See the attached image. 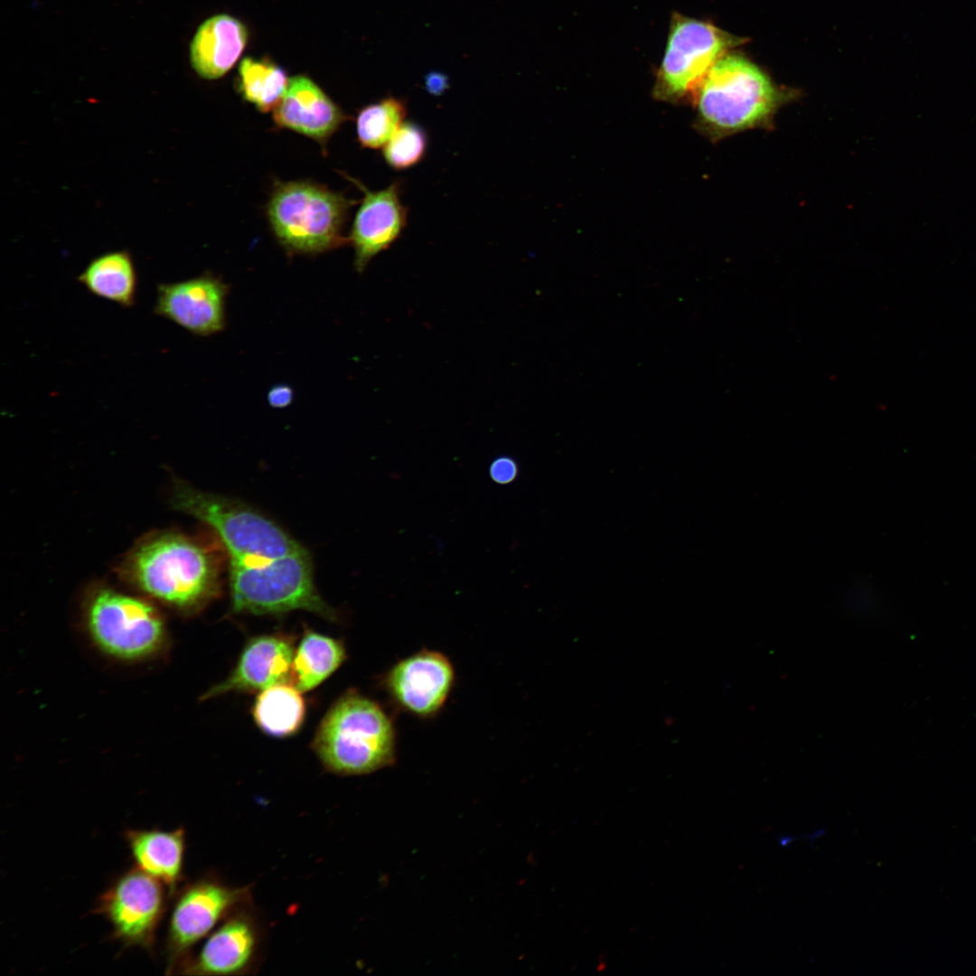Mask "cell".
Listing matches in <instances>:
<instances>
[{
  "mask_svg": "<svg viewBox=\"0 0 976 976\" xmlns=\"http://www.w3.org/2000/svg\"><path fill=\"white\" fill-rule=\"evenodd\" d=\"M229 291L227 284L210 273L162 283L156 287L154 313L194 335L215 334L226 326Z\"/></svg>",
  "mask_w": 976,
  "mask_h": 976,
  "instance_id": "13",
  "label": "cell"
},
{
  "mask_svg": "<svg viewBox=\"0 0 976 976\" xmlns=\"http://www.w3.org/2000/svg\"><path fill=\"white\" fill-rule=\"evenodd\" d=\"M731 44V39L712 24L674 14L657 73L654 96L665 101H680L692 96Z\"/></svg>",
  "mask_w": 976,
  "mask_h": 976,
  "instance_id": "8",
  "label": "cell"
},
{
  "mask_svg": "<svg viewBox=\"0 0 976 976\" xmlns=\"http://www.w3.org/2000/svg\"><path fill=\"white\" fill-rule=\"evenodd\" d=\"M172 504L210 526L223 544L230 562L270 560L303 548L272 520L237 501L178 483Z\"/></svg>",
  "mask_w": 976,
  "mask_h": 976,
  "instance_id": "6",
  "label": "cell"
},
{
  "mask_svg": "<svg viewBox=\"0 0 976 976\" xmlns=\"http://www.w3.org/2000/svg\"><path fill=\"white\" fill-rule=\"evenodd\" d=\"M455 683V670L444 653L424 649L397 662L383 685L398 709L431 718L445 706Z\"/></svg>",
  "mask_w": 976,
  "mask_h": 976,
  "instance_id": "11",
  "label": "cell"
},
{
  "mask_svg": "<svg viewBox=\"0 0 976 976\" xmlns=\"http://www.w3.org/2000/svg\"><path fill=\"white\" fill-rule=\"evenodd\" d=\"M699 128L712 139L763 127L782 104L766 75L747 60L721 57L692 94Z\"/></svg>",
  "mask_w": 976,
  "mask_h": 976,
  "instance_id": "3",
  "label": "cell"
},
{
  "mask_svg": "<svg viewBox=\"0 0 976 976\" xmlns=\"http://www.w3.org/2000/svg\"><path fill=\"white\" fill-rule=\"evenodd\" d=\"M407 116L403 99L388 96L362 108L356 117V133L360 145L369 149L384 147Z\"/></svg>",
  "mask_w": 976,
  "mask_h": 976,
  "instance_id": "23",
  "label": "cell"
},
{
  "mask_svg": "<svg viewBox=\"0 0 976 976\" xmlns=\"http://www.w3.org/2000/svg\"><path fill=\"white\" fill-rule=\"evenodd\" d=\"M265 940L263 924L252 902L227 916L210 934L197 955L178 968L189 975H245L258 969Z\"/></svg>",
  "mask_w": 976,
  "mask_h": 976,
  "instance_id": "10",
  "label": "cell"
},
{
  "mask_svg": "<svg viewBox=\"0 0 976 976\" xmlns=\"http://www.w3.org/2000/svg\"><path fill=\"white\" fill-rule=\"evenodd\" d=\"M350 179L364 193L348 237L355 253V269L362 272L375 256L400 237L408 223V209L401 202L399 180L384 189L370 191L361 182Z\"/></svg>",
  "mask_w": 976,
  "mask_h": 976,
  "instance_id": "14",
  "label": "cell"
},
{
  "mask_svg": "<svg viewBox=\"0 0 976 976\" xmlns=\"http://www.w3.org/2000/svg\"><path fill=\"white\" fill-rule=\"evenodd\" d=\"M289 80L286 72L267 60L244 59L239 68V90L260 112L275 110L281 103Z\"/></svg>",
  "mask_w": 976,
  "mask_h": 976,
  "instance_id": "22",
  "label": "cell"
},
{
  "mask_svg": "<svg viewBox=\"0 0 976 976\" xmlns=\"http://www.w3.org/2000/svg\"><path fill=\"white\" fill-rule=\"evenodd\" d=\"M85 621L94 643L122 660H139L156 653L165 641L164 621L145 599L105 586L94 587L85 600Z\"/></svg>",
  "mask_w": 976,
  "mask_h": 976,
  "instance_id": "7",
  "label": "cell"
},
{
  "mask_svg": "<svg viewBox=\"0 0 976 976\" xmlns=\"http://www.w3.org/2000/svg\"><path fill=\"white\" fill-rule=\"evenodd\" d=\"M164 909L160 880L133 868L106 892L100 910L117 938L130 945L151 946Z\"/></svg>",
  "mask_w": 976,
  "mask_h": 976,
  "instance_id": "12",
  "label": "cell"
},
{
  "mask_svg": "<svg viewBox=\"0 0 976 976\" xmlns=\"http://www.w3.org/2000/svg\"><path fill=\"white\" fill-rule=\"evenodd\" d=\"M273 119L279 127L293 130L324 145L347 117L312 80L296 76L289 80L286 94L274 110Z\"/></svg>",
  "mask_w": 976,
  "mask_h": 976,
  "instance_id": "16",
  "label": "cell"
},
{
  "mask_svg": "<svg viewBox=\"0 0 976 976\" xmlns=\"http://www.w3.org/2000/svg\"><path fill=\"white\" fill-rule=\"evenodd\" d=\"M426 85L431 93L438 94L447 88V79L438 72L430 73L427 76Z\"/></svg>",
  "mask_w": 976,
  "mask_h": 976,
  "instance_id": "27",
  "label": "cell"
},
{
  "mask_svg": "<svg viewBox=\"0 0 976 976\" xmlns=\"http://www.w3.org/2000/svg\"><path fill=\"white\" fill-rule=\"evenodd\" d=\"M248 39L244 24L227 14L215 15L198 28L190 46L191 64L205 80L226 74L241 55Z\"/></svg>",
  "mask_w": 976,
  "mask_h": 976,
  "instance_id": "17",
  "label": "cell"
},
{
  "mask_svg": "<svg viewBox=\"0 0 976 976\" xmlns=\"http://www.w3.org/2000/svg\"><path fill=\"white\" fill-rule=\"evenodd\" d=\"M353 203L356 202L313 182H286L274 190L267 217L287 253L314 255L349 242L343 230Z\"/></svg>",
  "mask_w": 976,
  "mask_h": 976,
  "instance_id": "5",
  "label": "cell"
},
{
  "mask_svg": "<svg viewBox=\"0 0 976 976\" xmlns=\"http://www.w3.org/2000/svg\"><path fill=\"white\" fill-rule=\"evenodd\" d=\"M127 840L137 867L174 888L183 876L184 831H129Z\"/></svg>",
  "mask_w": 976,
  "mask_h": 976,
  "instance_id": "18",
  "label": "cell"
},
{
  "mask_svg": "<svg viewBox=\"0 0 976 976\" xmlns=\"http://www.w3.org/2000/svg\"><path fill=\"white\" fill-rule=\"evenodd\" d=\"M293 658V642L288 636L251 637L229 676L210 689L203 699L230 692L261 691L277 683L291 682Z\"/></svg>",
  "mask_w": 976,
  "mask_h": 976,
  "instance_id": "15",
  "label": "cell"
},
{
  "mask_svg": "<svg viewBox=\"0 0 976 976\" xmlns=\"http://www.w3.org/2000/svg\"><path fill=\"white\" fill-rule=\"evenodd\" d=\"M428 146V136L418 123L404 121L383 148V158L392 169H409L421 162Z\"/></svg>",
  "mask_w": 976,
  "mask_h": 976,
  "instance_id": "24",
  "label": "cell"
},
{
  "mask_svg": "<svg viewBox=\"0 0 976 976\" xmlns=\"http://www.w3.org/2000/svg\"><path fill=\"white\" fill-rule=\"evenodd\" d=\"M248 887L230 886L216 877H205L185 886L178 896L169 923L170 963L177 969L190 950L209 935L239 906L252 902Z\"/></svg>",
  "mask_w": 976,
  "mask_h": 976,
  "instance_id": "9",
  "label": "cell"
},
{
  "mask_svg": "<svg viewBox=\"0 0 976 976\" xmlns=\"http://www.w3.org/2000/svg\"><path fill=\"white\" fill-rule=\"evenodd\" d=\"M312 748L331 773L367 774L395 762L396 731L390 717L378 702L349 690L323 718Z\"/></svg>",
  "mask_w": 976,
  "mask_h": 976,
  "instance_id": "2",
  "label": "cell"
},
{
  "mask_svg": "<svg viewBox=\"0 0 976 976\" xmlns=\"http://www.w3.org/2000/svg\"><path fill=\"white\" fill-rule=\"evenodd\" d=\"M78 281L92 295L122 307L129 308L136 304L137 273L127 250L109 251L94 258L79 274Z\"/></svg>",
  "mask_w": 976,
  "mask_h": 976,
  "instance_id": "19",
  "label": "cell"
},
{
  "mask_svg": "<svg viewBox=\"0 0 976 976\" xmlns=\"http://www.w3.org/2000/svg\"><path fill=\"white\" fill-rule=\"evenodd\" d=\"M294 399V389L288 384L274 385L267 392L268 404L276 408L288 407Z\"/></svg>",
  "mask_w": 976,
  "mask_h": 976,
  "instance_id": "26",
  "label": "cell"
},
{
  "mask_svg": "<svg viewBox=\"0 0 976 976\" xmlns=\"http://www.w3.org/2000/svg\"><path fill=\"white\" fill-rule=\"evenodd\" d=\"M231 607L235 613L277 615L312 612L329 621L338 615L317 592L311 558L302 549L270 560L230 562Z\"/></svg>",
  "mask_w": 976,
  "mask_h": 976,
  "instance_id": "4",
  "label": "cell"
},
{
  "mask_svg": "<svg viewBox=\"0 0 976 976\" xmlns=\"http://www.w3.org/2000/svg\"><path fill=\"white\" fill-rule=\"evenodd\" d=\"M306 713L301 690L292 682L270 686L256 698L252 717L260 730L270 737H288L303 726Z\"/></svg>",
  "mask_w": 976,
  "mask_h": 976,
  "instance_id": "21",
  "label": "cell"
},
{
  "mask_svg": "<svg viewBox=\"0 0 976 976\" xmlns=\"http://www.w3.org/2000/svg\"><path fill=\"white\" fill-rule=\"evenodd\" d=\"M122 577L149 596L194 613L220 591V559L202 542L173 531L152 533L122 561Z\"/></svg>",
  "mask_w": 976,
  "mask_h": 976,
  "instance_id": "1",
  "label": "cell"
},
{
  "mask_svg": "<svg viewBox=\"0 0 976 976\" xmlns=\"http://www.w3.org/2000/svg\"><path fill=\"white\" fill-rule=\"evenodd\" d=\"M346 649L335 638L305 630L294 652L291 682L309 691L329 678L345 661Z\"/></svg>",
  "mask_w": 976,
  "mask_h": 976,
  "instance_id": "20",
  "label": "cell"
},
{
  "mask_svg": "<svg viewBox=\"0 0 976 976\" xmlns=\"http://www.w3.org/2000/svg\"><path fill=\"white\" fill-rule=\"evenodd\" d=\"M489 473L495 483L507 484L517 477L518 465L511 457L502 455L493 461Z\"/></svg>",
  "mask_w": 976,
  "mask_h": 976,
  "instance_id": "25",
  "label": "cell"
}]
</instances>
